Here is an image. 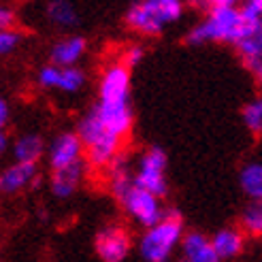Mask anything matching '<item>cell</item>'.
I'll return each instance as SVG.
<instances>
[{"mask_svg": "<svg viewBox=\"0 0 262 262\" xmlns=\"http://www.w3.org/2000/svg\"><path fill=\"white\" fill-rule=\"evenodd\" d=\"M36 179V164H26V162H15L11 164L0 177V188L5 194H15L24 188H28Z\"/></svg>", "mask_w": 262, "mask_h": 262, "instance_id": "4fadbf2b", "label": "cell"}, {"mask_svg": "<svg viewBox=\"0 0 262 262\" xmlns=\"http://www.w3.org/2000/svg\"><path fill=\"white\" fill-rule=\"evenodd\" d=\"M209 7H234L237 0H207Z\"/></svg>", "mask_w": 262, "mask_h": 262, "instance_id": "83f0119b", "label": "cell"}, {"mask_svg": "<svg viewBox=\"0 0 262 262\" xmlns=\"http://www.w3.org/2000/svg\"><path fill=\"white\" fill-rule=\"evenodd\" d=\"M250 73L254 75V79H256V83L262 88V67H256V69H250Z\"/></svg>", "mask_w": 262, "mask_h": 262, "instance_id": "f1b7e54d", "label": "cell"}, {"mask_svg": "<svg viewBox=\"0 0 262 262\" xmlns=\"http://www.w3.org/2000/svg\"><path fill=\"white\" fill-rule=\"evenodd\" d=\"M92 113L98 117V122L117 139H126L133 128V107L130 104H104L96 102Z\"/></svg>", "mask_w": 262, "mask_h": 262, "instance_id": "30bf717a", "label": "cell"}, {"mask_svg": "<svg viewBox=\"0 0 262 262\" xmlns=\"http://www.w3.org/2000/svg\"><path fill=\"white\" fill-rule=\"evenodd\" d=\"M0 28L3 30H13L15 28V13H13L11 9H7V7L0 9Z\"/></svg>", "mask_w": 262, "mask_h": 262, "instance_id": "484cf974", "label": "cell"}, {"mask_svg": "<svg viewBox=\"0 0 262 262\" xmlns=\"http://www.w3.org/2000/svg\"><path fill=\"white\" fill-rule=\"evenodd\" d=\"M60 67H54V64H47L38 71L36 75V81L41 88H47V90H58V81H60Z\"/></svg>", "mask_w": 262, "mask_h": 262, "instance_id": "603a6c76", "label": "cell"}, {"mask_svg": "<svg viewBox=\"0 0 262 262\" xmlns=\"http://www.w3.org/2000/svg\"><path fill=\"white\" fill-rule=\"evenodd\" d=\"M83 143L77 133H62L54 139L49 147V166L51 171H62L67 166L81 162Z\"/></svg>", "mask_w": 262, "mask_h": 262, "instance_id": "9c48e42d", "label": "cell"}, {"mask_svg": "<svg viewBox=\"0 0 262 262\" xmlns=\"http://www.w3.org/2000/svg\"><path fill=\"white\" fill-rule=\"evenodd\" d=\"M241 188L252 201L262 199V162H250L241 168Z\"/></svg>", "mask_w": 262, "mask_h": 262, "instance_id": "d6986e66", "label": "cell"}, {"mask_svg": "<svg viewBox=\"0 0 262 262\" xmlns=\"http://www.w3.org/2000/svg\"><path fill=\"white\" fill-rule=\"evenodd\" d=\"M164 171H166V154L160 147H149L139 160L135 183L139 188L151 192L154 196H164L166 194Z\"/></svg>", "mask_w": 262, "mask_h": 262, "instance_id": "5b68a950", "label": "cell"}, {"mask_svg": "<svg viewBox=\"0 0 262 262\" xmlns=\"http://www.w3.org/2000/svg\"><path fill=\"white\" fill-rule=\"evenodd\" d=\"M234 47L239 49L247 71L262 67V24L254 26V28H247L245 36Z\"/></svg>", "mask_w": 262, "mask_h": 262, "instance_id": "5bb4252c", "label": "cell"}, {"mask_svg": "<svg viewBox=\"0 0 262 262\" xmlns=\"http://www.w3.org/2000/svg\"><path fill=\"white\" fill-rule=\"evenodd\" d=\"M94 247L104 262H122L130 252V237L122 226H104L96 234Z\"/></svg>", "mask_w": 262, "mask_h": 262, "instance_id": "ba28073f", "label": "cell"}, {"mask_svg": "<svg viewBox=\"0 0 262 262\" xmlns=\"http://www.w3.org/2000/svg\"><path fill=\"white\" fill-rule=\"evenodd\" d=\"M143 47H139V45H133V47H128L126 51H124V56H122V62L126 64L128 69H133V67H137V64L143 60Z\"/></svg>", "mask_w": 262, "mask_h": 262, "instance_id": "d4e9b609", "label": "cell"}, {"mask_svg": "<svg viewBox=\"0 0 262 262\" xmlns=\"http://www.w3.org/2000/svg\"><path fill=\"white\" fill-rule=\"evenodd\" d=\"M98 102L130 104V69L124 62H115L104 69L98 81Z\"/></svg>", "mask_w": 262, "mask_h": 262, "instance_id": "8992f818", "label": "cell"}, {"mask_svg": "<svg viewBox=\"0 0 262 262\" xmlns=\"http://www.w3.org/2000/svg\"><path fill=\"white\" fill-rule=\"evenodd\" d=\"M252 3H254V5L260 9V13H262V0H252Z\"/></svg>", "mask_w": 262, "mask_h": 262, "instance_id": "4dcf8cb0", "label": "cell"}, {"mask_svg": "<svg viewBox=\"0 0 262 262\" xmlns=\"http://www.w3.org/2000/svg\"><path fill=\"white\" fill-rule=\"evenodd\" d=\"M21 41V34L13 28V30H0V54L3 56H9L15 51V47L19 45Z\"/></svg>", "mask_w": 262, "mask_h": 262, "instance_id": "cb8c5ba5", "label": "cell"}, {"mask_svg": "<svg viewBox=\"0 0 262 262\" xmlns=\"http://www.w3.org/2000/svg\"><path fill=\"white\" fill-rule=\"evenodd\" d=\"M85 85V73L77 67L71 69H62L60 71V81H58V90L67 92V94H75Z\"/></svg>", "mask_w": 262, "mask_h": 262, "instance_id": "44dd1931", "label": "cell"}, {"mask_svg": "<svg viewBox=\"0 0 262 262\" xmlns=\"http://www.w3.org/2000/svg\"><path fill=\"white\" fill-rule=\"evenodd\" d=\"M0 147H3V149L7 147V137L5 135H0Z\"/></svg>", "mask_w": 262, "mask_h": 262, "instance_id": "f546056e", "label": "cell"}, {"mask_svg": "<svg viewBox=\"0 0 262 262\" xmlns=\"http://www.w3.org/2000/svg\"><path fill=\"white\" fill-rule=\"evenodd\" d=\"M43 137H38L34 133L21 135L13 143V156H15V162H26V164H36V160L43 156Z\"/></svg>", "mask_w": 262, "mask_h": 262, "instance_id": "2e32d148", "label": "cell"}, {"mask_svg": "<svg viewBox=\"0 0 262 262\" xmlns=\"http://www.w3.org/2000/svg\"><path fill=\"white\" fill-rule=\"evenodd\" d=\"M85 166H88V162L81 160L73 166L62 168V171H51V192H54L58 199H69L77 190V186L81 183V179L85 175Z\"/></svg>", "mask_w": 262, "mask_h": 262, "instance_id": "7c38bea8", "label": "cell"}, {"mask_svg": "<svg viewBox=\"0 0 262 262\" xmlns=\"http://www.w3.org/2000/svg\"><path fill=\"white\" fill-rule=\"evenodd\" d=\"M241 228L245 234L262 237V199L252 201L241 213Z\"/></svg>", "mask_w": 262, "mask_h": 262, "instance_id": "ffe728a7", "label": "cell"}, {"mask_svg": "<svg viewBox=\"0 0 262 262\" xmlns=\"http://www.w3.org/2000/svg\"><path fill=\"white\" fill-rule=\"evenodd\" d=\"M9 115H11L9 102H7V100H0V124H3V126L9 122Z\"/></svg>", "mask_w": 262, "mask_h": 262, "instance_id": "4316f807", "label": "cell"}, {"mask_svg": "<svg viewBox=\"0 0 262 262\" xmlns=\"http://www.w3.org/2000/svg\"><path fill=\"white\" fill-rule=\"evenodd\" d=\"M183 258L188 262H220L213 243L201 232H190L183 239Z\"/></svg>", "mask_w": 262, "mask_h": 262, "instance_id": "9a60e30c", "label": "cell"}, {"mask_svg": "<svg viewBox=\"0 0 262 262\" xmlns=\"http://www.w3.org/2000/svg\"><path fill=\"white\" fill-rule=\"evenodd\" d=\"M211 243H213V250L217 252L220 258H232V256H237L243 247V232L237 228H224L211 239Z\"/></svg>", "mask_w": 262, "mask_h": 262, "instance_id": "e0dca14e", "label": "cell"}, {"mask_svg": "<svg viewBox=\"0 0 262 262\" xmlns=\"http://www.w3.org/2000/svg\"><path fill=\"white\" fill-rule=\"evenodd\" d=\"M85 54V38L83 36H69L58 41L51 47V64L60 69H71L77 62L81 60V56Z\"/></svg>", "mask_w": 262, "mask_h": 262, "instance_id": "8fae6325", "label": "cell"}, {"mask_svg": "<svg viewBox=\"0 0 262 262\" xmlns=\"http://www.w3.org/2000/svg\"><path fill=\"white\" fill-rule=\"evenodd\" d=\"M245 19L241 9L237 7H211L207 11V17L199 21L188 32L190 45L203 43H232L237 45L245 36Z\"/></svg>", "mask_w": 262, "mask_h": 262, "instance_id": "6da1fadb", "label": "cell"}, {"mask_svg": "<svg viewBox=\"0 0 262 262\" xmlns=\"http://www.w3.org/2000/svg\"><path fill=\"white\" fill-rule=\"evenodd\" d=\"M120 203H122V207L126 209V211L139 222V224L147 226V228L156 226L164 217L160 203H158V196H154L151 192L139 188L137 183L122 196Z\"/></svg>", "mask_w": 262, "mask_h": 262, "instance_id": "52a82bcc", "label": "cell"}, {"mask_svg": "<svg viewBox=\"0 0 262 262\" xmlns=\"http://www.w3.org/2000/svg\"><path fill=\"white\" fill-rule=\"evenodd\" d=\"M181 239V217L177 211H166L162 222L151 226L141 239V254L147 262H164L175 243Z\"/></svg>", "mask_w": 262, "mask_h": 262, "instance_id": "277c9868", "label": "cell"}, {"mask_svg": "<svg viewBox=\"0 0 262 262\" xmlns=\"http://www.w3.org/2000/svg\"><path fill=\"white\" fill-rule=\"evenodd\" d=\"M181 262H188V260H186V258H183V260H181Z\"/></svg>", "mask_w": 262, "mask_h": 262, "instance_id": "1f68e13d", "label": "cell"}, {"mask_svg": "<svg viewBox=\"0 0 262 262\" xmlns=\"http://www.w3.org/2000/svg\"><path fill=\"white\" fill-rule=\"evenodd\" d=\"M77 135H79L81 143H83V156L85 162L92 168H107L115 162V158L122 154V139H117L115 135H111L107 128H104L98 117L92 113V109L83 115V120L79 122L77 128Z\"/></svg>", "mask_w": 262, "mask_h": 262, "instance_id": "7a4b0ae2", "label": "cell"}, {"mask_svg": "<svg viewBox=\"0 0 262 262\" xmlns=\"http://www.w3.org/2000/svg\"><path fill=\"white\" fill-rule=\"evenodd\" d=\"M183 13V0H139L126 13V24L139 34L156 36Z\"/></svg>", "mask_w": 262, "mask_h": 262, "instance_id": "3957f363", "label": "cell"}, {"mask_svg": "<svg viewBox=\"0 0 262 262\" xmlns=\"http://www.w3.org/2000/svg\"><path fill=\"white\" fill-rule=\"evenodd\" d=\"M45 15L58 28H73L77 24V11L69 0H51L45 7Z\"/></svg>", "mask_w": 262, "mask_h": 262, "instance_id": "ac0fdd59", "label": "cell"}, {"mask_svg": "<svg viewBox=\"0 0 262 262\" xmlns=\"http://www.w3.org/2000/svg\"><path fill=\"white\" fill-rule=\"evenodd\" d=\"M243 122H245L247 130H250L252 135H256V137L262 135V96H258L252 102L245 104V109H243Z\"/></svg>", "mask_w": 262, "mask_h": 262, "instance_id": "7402d4cb", "label": "cell"}]
</instances>
